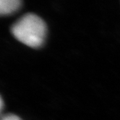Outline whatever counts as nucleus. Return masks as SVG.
Segmentation results:
<instances>
[{
  "mask_svg": "<svg viewBox=\"0 0 120 120\" xmlns=\"http://www.w3.org/2000/svg\"><path fill=\"white\" fill-rule=\"evenodd\" d=\"M11 33L22 44L38 49L45 43L47 26L44 20L37 15L27 13L12 24Z\"/></svg>",
  "mask_w": 120,
  "mask_h": 120,
  "instance_id": "obj_1",
  "label": "nucleus"
},
{
  "mask_svg": "<svg viewBox=\"0 0 120 120\" xmlns=\"http://www.w3.org/2000/svg\"><path fill=\"white\" fill-rule=\"evenodd\" d=\"M22 0H0V14L7 16L17 12L22 7Z\"/></svg>",
  "mask_w": 120,
  "mask_h": 120,
  "instance_id": "obj_2",
  "label": "nucleus"
},
{
  "mask_svg": "<svg viewBox=\"0 0 120 120\" xmlns=\"http://www.w3.org/2000/svg\"><path fill=\"white\" fill-rule=\"evenodd\" d=\"M1 120H22L18 116L13 114H7L2 116Z\"/></svg>",
  "mask_w": 120,
  "mask_h": 120,
  "instance_id": "obj_3",
  "label": "nucleus"
}]
</instances>
